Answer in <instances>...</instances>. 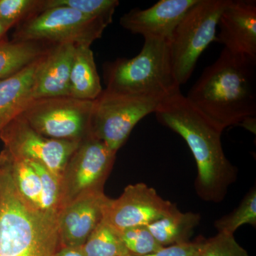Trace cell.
Returning a JSON list of instances; mask_svg holds the SVG:
<instances>
[{
  "instance_id": "f546056e",
  "label": "cell",
  "mask_w": 256,
  "mask_h": 256,
  "mask_svg": "<svg viewBox=\"0 0 256 256\" xmlns=\"http://www.w3.org/2000/svg\"><path fill=\"white\" fill-rule=\"evenodd\" d=\"M240 126L252 131V132L256 133V117L246 119L245 120L242 121Z\"/></svg>"
},
{
  "instance_id": "6da1fadb",
  "label": "cell",
  "mask_w": 256,
  "mask_h": 256,
  "mask_svg": "<svg viewBox=\"0 0 256 256\" xmlns=\"http://www.w3.org/2000/svg\"><path fill=\"white\" fill-rule=\"evenodd\" d=\"M158 122L183 138L197 168L195 190L205 202L220 203L237 180V168L227 159L222 130L181 92L168 96L154 112Z\"/></svg>"
},
{
  "instance_id": "3957f363",
  "label": "cell",
  "mask_w": 256,
  "mask_h": 256,
  "mask_svg": "<svg viewBox=\"0 0 256 256\" xmlns=\"http://www.w3.org/2000/svg\"><path fill=\"white\" fill-rule=\"evenodd\" d=\"M58 214L22 196L10 171L9 156L0 152V256H54L60 249Z\"/></svg>"
},
{
  "instance_id": "d6986e66",
  "label": "cell",
  "mask_w": 256,
  "mask_h": 256,
  "mask_svg": "<svg viewBox=\"0 0 256 256\" xmlns=\"http://www.w3.org/2000/svg\"><path fill=\"white\" fill-rule=\"evenodd\" d=\"M52 45L36 42H0V80L18 73L46 53Z\"/></svg>"
},
{
  "instance_id": "ac0fdd59",
  "label": "cell",
  "mask_w": 256,
  "mask_h": 256,
  "mask_svg": "<svg viewBox=\"0 0 256 256\" xmlns=\"http://www.w3.org/2000/svg\"><path fill=\"white\" fill-rule=\"evenodd\" d=\"M201 216L194 212L180 210L148 226L154 238L162 246L190 242L195 228L200 224Z\"/></svg>"
},
{
  "instance_id": "5b68a950",
  "label": "cell",
  "mask_w": 256,
  "mask_h": 256,
  "mask_svg": "<svg viewBox=\"0 0 256 256\" xmlns=\"http://www.w3.org/2000/svg\"><path fill=\"white\" fill-rule=\"evenodd\" d=\"M228 2L198 0L175 28L169 46L173 72L180 86L190 80L200 56L216 41L218 20Z\"/></svg>"
},
{
  "instance_id": "d4e9b609",
  "label": "cell",
  "mask_w": 256,
  "mask_h": 256,
  "mask_svg": "<svg viewBox=\"0 0 256 256\" xmlns=\"http://www.w3.org/2000/svg\"><path fill=\"white\" fill-rule=\"evenodd\" d=\"M118 233L130 255L146 256L164 247L160 245L146 226L126 229Z\"/></svg>"
},
{
  "instance_id": "484cf974",
  "label": "cell",
  "mask_w": 256,
  "mask_h": 256,
  "mask_svg": "<svg viewBox=\"0 0 256 256\" xmlns=\"http://www.w3.org/2000/svg\"><path fill=\"white\" fill-rule=\"evenodd\" d=\"M28 162L36 170L41 180L42 210L58 214L60 193V180L43 165L34 162Z\"/></svg>"
},
{
  "instance_id": "e0dca14e",
  "label": "cell",
  "mask_w": 256,
  "mask_h": 256,
  "mask_svg": "<svg viewBox=\"0 0 256 256\" xmlns=\"http://www.w3.org/2000/svg\"><path fill=\"white\" fill-rule=\"evenodd\" d=\"M102 90L90 46L76 45L70 70L69 96L80 100L94 101Z\"/></svg>"
},
{
  "instance_id": "8fae6325",
  "label": "cell",
  "mask_w": 256,
  "mask_h": 256,
  "mask_svg": "<svg viewBox=\"0 0 256 256\" xmlns=\"http://www.w3.org/2000/svg\"><path fill=\"white\" fill-rule=\"evenodd\" d=\"M175 204L164 200L144 183L128 185L118 198L108 197L102 220L116 232L150 224L178 210Z\"/></svg>"
},
{
  "instance_id": "9a60e30c",
  "label": "cell",
  "mask_w": 256,
  "mask_h": 256,
  "mask_svg": "<svg viewBox=\"0 0 256 256\" xmlns=\"http://www.w3.org/2000/svg\"><path fill=\"white\" fill-rule=\"evenodd\" d=\"M76 45H52L42 56L35 78L32 100L69 96L70 70Z\"/></svg>"
},
{
  "instance_id": "ffe728a7",
  "label": "cell",
  "mask_w": 256,
  "mask_h": 256,
  "mask_svg": "<svg viewBox=\"0 0 256 256\" xmlns=\"http://www.w3.org/2000/svg\"><path fill=\"white\" fill-rule=\"evenodd\" d=\"M8 153L10 171L16 190L26 201L42 208V184L38 173L28 160Z\"/></svg>"
},
{
  "instance_id": "30bf717a",
  "label": "cell",
  "mask_w": 256,
  "mask_h": 256,
  "mask_svg": "<svg viewBox=\"0 0 256 256\" xmlns=\"http://www.w3.org/2000/svg\"><path fill=\"white\" fill-rule=\"evenodd\" d=\"M0 140L12 156L43 165L60 180L77 141L60 140L42 136L18 114L0 130Z\"/></svg>"
},
{
  "instance_id": "7c38bea8",
  "label": "cell",
  "mask_w": 256,
  "mask_h": 256,
  "mask_svg": "<svg viewBox=\"0 0 256 256\" xmlns=\"http://www.w3.org/2000/svg\"><path fill=\"white\" fill-rule=\"evenodd\" d=\"M198 0H161L151 8H134L121 16L120 24L128 31L146 38L169 43L175 28Z\"/></svg>"
},
{
  "instance_id": "f1b7e54d",
  "label": "cell",
  "mask_w": 256,
  "mask_h": 256,
  "mask_svg": "<svg viewBox=\"0 0 256 256\" xmlns=\"http://www.w3.org/2000/svg\"><path fill=\"white\" fill-rule=\"evenodd\" d=\"M54 256H86L82 246L60 247Z\"/></svg>"
},
{
  "instance_id": "4316f807",
  "label": "cell",
  "mask_w": 256,
  "mask_h": 256,
  "mask_svg": "<svg viewBox=\"0 0 256 256\" xmlns=\"http://www.w3.org/2000/svg\"><path fill=\"white\" fill-rule=\"evenodd\" d=\"M200 252L202 256H250L234 235L224 233L201 242Z\"/></svg>"
},
{
  "instance_id": "83f0119b",
  "label": "cell",
  "mask_w": 256,
  "mask_h": 256,
  "mask_svg": "<svg viewBox=\"0 0 256 256\" xmlns=\"http://www.w3.org/2000/svg\"><path fill=\"white\" fill-rule=\"evenodd\" d=\"M201 242H188L162 248L158 252L142 256H192L200 250ZM124 256H138L127 255Z\"/></svg>"
},
{
  "instance_id": "1f68e13d",
  "label": "cell",
  "mask_w": 256,
  "mask_h": 256,
  "mask_svg": "<svg viewBox=\"0 0 256 256\" xmlns=\"http://www.w3.org/2000/svg\"><path fill=\"white\" fill-rule=\"evenodd\" d=\"M192 256H202L201 254H200V250H198V252H196V254H195L194 255Z\"/></svg>"
},
{
  "instance_id": "8992f818",
  "label": "cell",
  "mask_w": 256,
  "mask_h": 256,
  "mask_svg": "<svg viewBox=\"0 0 256 256\" xmlns=\"http://www.w3.org/2000/svg\"><path fill=\"white\" fill-rule=\"evenodd\" d=\"M162 100L152 96L127 95L102 90L94 101L90 136L117 152L136 124L156 112Z\"/></svg>"
},
{
  "instance_id": "277c9868",
  "label": "cell",
  "mask_w": 256,
  "mask_h": 256,
  "mask_svg": "<svg viewBox=\"0 0 256 256\" xmlns=\"http://www.w3.org/2000/svg\"><path fill=\"white\" fill-rule=\"evenodd\" d=\"M106 90L127 95L164 99L180 92L172 65L169 43L146 38L132 58H117L104 65Z\"/></svg>"
},
{
  "instance_id": "2e32d148",
  "label": "cell",
  "mask_w": 256,
  "mask_h": 256,
  "mask_svg": "<svg viewBox=\"0 0 256 256\" xmlns=\"http://www.w3.org/2000/svg\"><path fill=\"white\" fill-rule=\"evenodd\" d=\"M42 56L18 73L0 80L1 129L21 114L28 104L33 100L34 84Z\"/></svg>"
},
{
  "instance_id": "603a6c76",
  "label": "cell",
  "mask_w": 256,
  "mask_h": 256,
  "mask_svg": "<svg viewBox=\"0 0 256 256\" xmlns=\"http://www.w3.org/2000/svg\"><path fill=\"white\" fill-rule=\"evenodd\" d=\"M119 4L118 0H46L45 10L66 6L76 10L86 18L102 20L110 24Z\"/></svg>"
},
{
  "instance_id": "d6a6232c",
  "label": "cell",
  "mask_w": 256,
  "mask_h": 256,
  "mask_svg": "<svg viewBox=\"0 0 256 256\" xmlns=\"http://www.w3.org/2000/svg\"><path fill=\"white\" fill-rule=\"evenodd\" d=\"M2 130L1 128H0V130Z\"/></svg>"
},
{
  "instance_id": "5bb4252c",
  "label": "cell",
  "mask_w": 256,
  "mask_h": 256,
  "mask_svg": "<svg viewBox=\"0 0 256 256\" xmlns=\"http://www.w3.org/2000/svg\"><path fill=\"white\" fill-rule=\"evenodd\" d=\"M216 41L233 53L256 58V1L228 0L220 14Z\"/></svg>"
},
{
  "instance_id": "7a4b0ae2",
  "label": "cell",
  "mask_w": 256,
  "mask_h": 256,
  "mask_svg": "<svg viewBox=\"0 0 256 256\" xmlns=\"http://www.w3.org/2000/svg\"><path fill=\"white\" fill-rule=\"evenodd\" d=\"M186 97L222 130L256 117V58L224 48Z\"/></svg>"
},
{
  "instance_id": "4dcf8cb0",
  "label": "cell",
  "mask_w": 256,
  "mask_h": 256,
  "mask_svg": "<svg viewBox=\"0 0 256 256\" xmlns=\"http://www.w3.org/2000/svg\"><path fill=\"white\" fill-rule=\"evenodd\" d=\"M8 32V30L4 28L2 24L0 22V42L8 40V38H6V33Z\"/></svg>"
},
{
  "instance_id": "44dd1931",
  "label": "cell",
  "mask_w": 256,
  "mask_h": 256,
  "mask_svg": "<svg viewBox=\"0 0 256 256\" xmlns=\"http://www.w3.org/2000/svg\"><path fill=\"white\" fill-rule=\"evenodd\" d=\"M82 249L86 256L130 255L118 232L102 220L82 245Z\"/></svg>"
},
{
  "instance_id": "ba28073f",
  "label": "cell",
  "mask_w": 256,
  "mask_h": 256,
  "mask_svg": "<svg viewBox=\"0 0 256 256\" xmlns=\"http://www.w3.org/2000/svg\"><path fill=\"white\" fill-rule=\"evenodd\" d=\"M94 101L70 96L36 99L20 114L44 137L80 142L90 136Z\"/></svg>"
},
{
  "instance_id": "7402d4cb",
  "label": "cell",
  "mask_w": 256,
  "mask_h": 256,
  "mask_svg": "<svg viewBox=\"0 0 256 256\" xmlns=\"http://www.w3.org/2000/svg\"><path fill=\"white\" fill-rule=\"evenodd\" d=\"M245 224L256 226V186L247 192L239 206L232 212L214 222L218 233L234 235L237 229Z\"/></svg>"
},
{
  "instance_id": "9c48e42d",
  "label": "cell",
  "mask_w": 256,
  "mask_h": 256,
  "mask_svg": "<svg viewBox=\"0 0 256 256\" xmlns=\"http://www.w3.org/2000/svg\"><path fill=\"white\" fill-rule=\"evenodd\" d=\"M116 154L105 143L92 136L80 141L60 178L58 212L79 197L104 192Z\"/></svg>"
},
{
  "instance_id": "52a82bcc",
  "label": "cell",
  "mask_w": 256,
  "mask_h": 256,
  "mask_svg": "<svg viewBox=\"0 0 256 256\" xmlns=\"http://www.w3.org/2000/svg\"><path fill=\"white\" fill-rule=\"evenodd\" d=\"M109 24L86 18L66 6L47 8L16 26L13 40L50 45L73 44L92 46Z\"/></svg>"
},
{
  "instance_id": "4fadbf2b",
  "label": "cell",
  "mask_w": 256,
  "mask_h": 256,
  "mask_svg": "<svg viewBox=\"0 0 256 256\" xmlns=\"http://www.w3.org/2000/svg\"><path fill=\"white\" fill-rule=\"evenodd\" d=\"M108 196L104 192L79 197L58 212L60 247L82 246L104 218Z\"/></svg>"
},
{
  "instance_id": "cb8c5ba5",
  "label": "cell",
  "mask_w": 256,
  "mask_h": 256,
  "mask_svg": "<svg viewBox=\"0 0 256 256\" xmlns=\"http://www.w3.org/2000/svg\"><path fill=\"white\" fill-rule=\"evenodd\" d=\"M46 0H0V22L8 31L45 10Z\"/></svg>"
}]
</instances>
